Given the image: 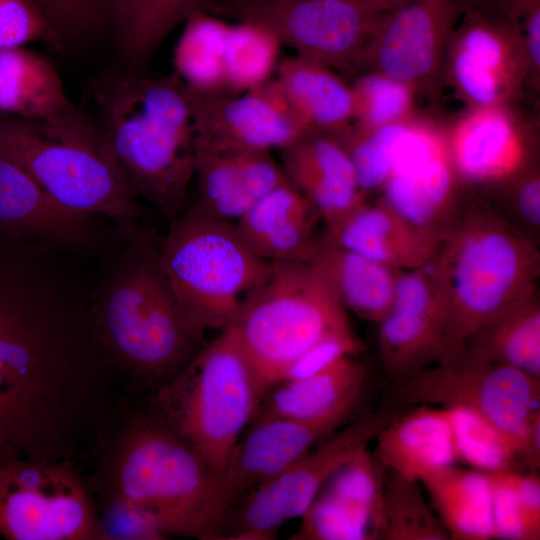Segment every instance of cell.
I'll use <instances>...</instances> for the list:
<instances>
[{"label": "cell", "instance_id": "cell-41", "mask_svg": "<svg viewBox=\"0 0 540 540\" xmlns=\"http://www.w3.org/2000/svg\"><path fill=\"white\" fill-rule=\"evenodd\" d=\"M448 410L457 460L484 472L512 468L517 452L516 444L511 438L472 411Z\"/></svg>", "mask_w": 540, "mask_h": 540}, {"label": "cell", "instance_id": "cell-21", "mask_svg": "<svg viewBox=\"0 0 540 540\" xmlns=\"http://www.w3.org/2000/svg\"><path fill=\"white\" fill-rule=\"evenodd\" d=\"M385 475L368 447L359 451L321 487L291 539H381Z\"/></svg>", "mask_w": 540, "mask_h": 540}, {"label": "cell", "instance_id": "cell-11", "mask_svg": "<svg viewBox=\"0 0 540 540\" xmlns=\"http://www.w3.org/2000/svg\"><path fill=\"white\" fill-rule=\"evenodd\" d=\"M397 414L395 407L384 406L320 440L229 508L213 539H274L286 522L303 515L326 481L368 447Z\"/></svg>", "mask_w": 540, "mask_h": 540}, {"label": "cell", "instance_id": "cell-34", "mask_svg": "<svg viewBox=\"0 0 540 540\" xmlns=\"http://www.w3.org/2000/svg\"><path fill=\"white\" fill-rule=\"evenodd\" d=\"M173 49L175 73L194 92H227L224 55L229 24L197 11L183 23Z\"/></svg>", "mask_w": 540, "mask_h": 540}, {"label": "cell", "instance_id": "cell-22", "mask_svg": "<svg viewBox=\"0 0 540 540\" xmlns=\"http://www.w3.org/2000/svg\"><path fill=\"white\" fill-rule=\"evenodd\" d=\"M511 105L469 108L445 134L453 166L464 184H489L529 161L527 130Z\"/></svg>", "mask_w": 540, "mask_h": 540}, {"label": "cell", "instance_id": "cell-44", "mask_svg": "<svg viewBox=\"0 0 540 540\" xmlns=\"http://www.w3.org/2000/svg\"><path fill=\"white\" fill-rule=\"evenodd\" d=\"M489 184H494L505 190L508 205L521 224L520 231L522 232L524 228V235L532 239L531 236H535L540 228V172L538 165L529 161L510 176Z\"/></svg>", "mask_w": 540, "mask_h": 540}, {"label": "cell", "instance_id": "cell-10", "mask_svg": "<svg viewBox=\"0 0 540 540\" xmlns=\"http://www.w3.org/2000/svg\"><path fill=\"white\" fill-rule=\"evenodd\" d=\"M0 535L9 540H104L97 503L79 465L0 454Z\"/></svg>", "mask_w": 540, "mask_h": 540}, {"label": "cell", "instance_id": "cell-27", "mask_svg": "<svg viewBox=\"0 0 540 540\" xmlns=\"http://www.w3.org/2000/svg\"><path fill=\"white\" fill-rule=\"evenodd\" d=\"M366 368L354 356H345L325 369L273 386L261 399L252 422L288 418L311 420L357 403Z\"/></svg>", "mask_w": 540, "mask_h": 540}, {"label": "cell", "instance_id": "cell-39", "mask_svg": "<svg viewBox=\"0 0 540 540\" xmlns=\"http://www.w3.org/2000/svg\"><path fill=\"white\" fill-rule=\"evenodd\" d=\"M353 122L360 128L405 122L415 118V91L376 71H366L353 85Z\"/></svg>", "mask_w": 540, "mask_h": 540}, {"label": "cell", "instance_id": "cell-6", "mask_svg": "<svg viewBox=\"0 0 540 540\" xmlns=\"http://www.w3.org/2000/svg\"><path fill=\"white\" fill-rule=\"evenodd\" d=\"M0 152L67 207L114 223L143 218V208L111 160L95 117L77 106L43 120L0 112Z\"/></svg>", "mask_w": 540, "mask_h": 540}, {"label": "cell", "instance_id": "cell-8", "mask_svg": "<svg viewBox=\"0 0 540 540\" xmlns=\"http://www.w3.org/2000/svg\"><path fill=\"white\" fill-rule=\"evenodd\" d=\"M231 325L264 395L314 345L354 333L346 310L307 261L270 262Z\"/></svg>", "mask_w": 540, "mask_h": 540}, {"label": "cell", "instance_id": "cell-33", "mask_svg": "<svg viewBox=\"0 0 540 540\" xmlns=\"http://www.w3.org/2000/svg\"><path fill=\"white\" fill-rule=\"evenodd\" d=\"M197 195L191 207L213 218L238 220L256 201L248 185L243 150L196 141Z\"/></svg>", "mask_w": 540, "mask_h": 540}, {"label": "cell", "instance_id": "cell-14", "mask_svg": "<svg viewBox=\"0 0 540 540\" xmlns=\"http://www.w3.org/2000/svg\"><path fill=\"white\" fill-rule=\"evenodd\" d=\"M444 65L455 89L474 103L514 102L528 85L521 32L485 0H468Z\"/></svg>", "mask_w": 540, "mask_h": 540}, {"label": "cell", "instance_id": "cell-18", "mask_svg": "<svg viewBox=\"0 0 540 540\" xmlns=\"http://www.w3.org/2000/svg\"><path fill=\"white\" fill-rule=\"evenodd\" d=\"M187 91L196 141L210 146L281 150L309 131L292 110L277 79L239 94Z\"/></svg>", "mask_w": 540, "mask_h": 540}, {"label": "cell", "instance_id": "cell-5", "mask_svg": "<svg viewBox=\"0 0 540 540\" xmlns=\"http://www.w3.org/2000/svg\"><path fill=\"white\" fill-rule=\"evenodd\" d=\"M432 263L446 304L441 362L506 306L537 287L536 241L488 201L464 189L441 230Z\"/></svg>", "mask_w": 540, "mask_h": 540}, {"label": "cell", "instance_id": "cell-36", "mask_svg": "<svg viewBox=\"0 0 540 540\" xmlns=\"http://www.w3.org/2000/svg\"><path fill=\"white\" fill-rule=\"evenodd\" d=\"M282 43L266 26L250 21L229 25L224 55L225 87L243 93L270 80Z\"/></svg>", "mask_w": 540, "mask_h": 540}, {"label": "cell", "instance_id": "cell-20", "mask_svg": "<svg viewBox=\"0 0 540 540\" xmlns=\"http://www.w3.org/2000/svg\"><path fill=\"white\" fill-rule=\"evenodd\" d=\"M446 304L432 259L402 270L393 304L379 322L378 346L387 374L399 381L442 356Z\"/></svg>", "mask_w": 540, "mask_h": 540}, {"label": "cell", "instance_id": "cell-32", "mask_svg": "<svg viewBox=\"0 0 540 540\" xmlns=\"http://www.w3.org/2000/svg\"><path fill=\"white\" fill-rule=\"evenodd\" d=\"M464 348L486 361L540 378V297L527 292L482 324Z\"/></svg>", "mask_w": 540, "mask_h": 540}, {"label": "cell", "instance_id": "cell-19", "mask_svg": "<svg viewBox=\"0 0 540 540\" xmlns=\"http://www.w3.org/2000/svg\"><path fill=\"white\" fill-rule=\"evenodd\" d=\"M381 190L382 199L408 220L441 230L464 190L445 133L424 120H412Z\"/></svg>", "mask_w": 540, "mask_h": 540}, {"label": "cell", "instance_id": "cell-3", "mask_svg": "<svg viewBox=\"0 0 540 540\" xmlns=\"http://www.w3.org/2000/svg\"><path fill=\"white\" fill-rule=\"evenodd\" d=\"M85 474L99 514H130L165 538L207 539L214 484L198 452L146 405L126 395Z\"/></svg>", "mask_w": 540, "mask_h": 540}, {"label": "cell", "instance_id": "cell-28", "mask_svg": "<svg viewBox=\"0 0 540 540\" xmlns=\"http://www.w3.org/2000/svg\"><path fill=\"white\" fill-rule=\"evenodd\" d=\"M220 0H115L111 30L112 64L148 70L167 36L197 11Z\"/></svg>", "mask_w": 540, "mask_h": 540}, {"label": "cell", "instance_id": "cell-26", "mask_svg": "<svg viewBox=\"0 0 540 540\" xmlns=\"http://www.w3.org/2000/svg\"><path fill=\"white\" fill-rule=\"evenodd\" d=\"M335 298L358 317L379 323L393 304L402 270L316 239L308 259Z\"/></svg>", "mask_w": 540, "mask_h": 540}, {"label": "cell", "instance_id": "cell-37", "mask_svg": "<svg viewBox=\"0 0 540 540\" xmlns=\"http://www.w3.org/2000/svg\"><path fill=\"white\" fill-rule=\"evenodd\" d=\"M385 540H447L448 533L417 481L386 471L382 534Z\"/></svg>", "mask_w": 540, "mask_h": 540}, {"label": "cell", "instance_id": "cell-2", "mask_svg": "<svg viewBox=\"0 0 540 540\" xmlns=\"http://www.w3.org/2000/svg\"><path fill=\"white\" fill-rule=\"evenodd\" d=\"M89 292L95 338L126 395L145 398L205 345L161 260L162 237L141 221L114 223Z\"/></svg>", "mask_w": 540, "mask_h": 540}, {"label": "cell", "instance_id": "cell-23", "mask_svg": "<svg viewBox=\"0 0 540 540\" xmlns=\"http://www.w3.org/2000/svg\"><path fill=\"white\" fill-rule=\"evenodd\" d=\"M283 169L327 228L366 202L350 155L337 134L308 131L281 149Z\"/></svg>", "mask_w": 540, "mask_h": 540}, {"label": "cell", "instance_id": "cell-25", "mask_svg": "<svg viewBox=\"0 0 540 540\" xmlns=\"http://www.w3.org/2000/svg\"><path fill=\"white\" fill-rule=\"evenodd\" d=\"M375 440L373 454L384 469L412 481L457 460L449 410L437 406L398 413Z\"/></svg>", "mask_w": 540, "mask_h": 540}, {"label": "cell", "instance_id": "cell-30", "mask_svg": "<svg viewBox=\"0 0 540 540\" xmlns=\"http://www.w3.org/2000/svg\"><path fill=\"white\" fill-rule=\"evenodd\" d=\"M419 482L449 539L494 538L492 488L487 472L452 464L426 474Z\"/></svg>", "mask_w": 540, "mask_h": 540}, {"label": "cell", "instance_id": "cell-17", "mask_svg": "<svg viewBox=\"0 0 540 540\" xmlns=\"http://www.w3.org/2000/svg\"><path fill=\"white\" fill-rule=\"evenodd\" d=\"M106 220L62 204L0 152V230L69 256L97 258L115 233Z\"/></svg>", "mask_w": 540, "mask_h": 540}, {"label": "cell", "instance_id": "cell-35", "mask_svg": "<svg viewBox=\"0 0 540 540\" xmlns=\"http://www.w3.org/2000/svg\"><path fill=\"white\" fill-rule=\"evenodd\" d=\"M492 488L494 538L540 539V478L537 471L487 472Z\"/></svg>", "mask_w": 540, "mask_h": 540}, {"label": "cell", "instance_id": "cell-24", "mask_svg": "<svg viewBox=\"0 0 540 540\" xmlns=\"http://www.w3.org/2000/svg\"><path fill=\"white\" fill-rule=\"evenodd\" d=\"M441 230L414 224L381 198L374 204L364 202L327 228L324 238L389 267L410 270L433 258Z\"/></svg>", "mask_w": 540, "mask_h": 540}, {"label": "cell", "instance_id": "cell-42", "mask_svg": "<svg viewBox=\"0 0 540 540\" xmlns=\"http://www.w3.org/2000/svg\"><path fill=\"white\" fill-rule=\"evenodd\" d=\"M314 209L289 180L257 199L237 220L236 229L254 252L258 244L287 220ZM315 210V209H314Z\"/></svg>", "mask_w": 540, "mask_h": 540}, {"label": "cell", "instance_id": "cell-45", "mask_svg": "<svg viewBox=\"0 0 540 540\" xmlns=\"http://www.w3.org/2000/svg\"><path fill=\"white\" fill-rule=\"evenodd\" d=\"M521 32L526 49L528 87L539 91L540 84V0H485Z\"/></svg>", "mask_w": 540, "mask_h": 540}, {"label": "cell", "instance_id": "cell-46", "mask_svg": "<svg viewBox=\"0 0 540 540\" xmlns=\"http://www.w3.org/2000/svg\"><path fill=\"white\" fill-rule=\"evenodd\" d=\"M363 349L355 333L328 337L314 345L289 368L283 381L313 375L345 356H355Z\"/></svg>", "mask_w": 540, "mask_h": 540}, {"label": "cell", "instance_id": "cell-40", "mask_svg": "<svg viewBox=\"0 0 540 540\" xmlns=\"http://www.w3.org/2000/svg\"><path fill=\"white\" fill-rule=\"evenodd\" d=\"M57 33L63 52L111 37L115 0H32Z\"/></svg>", "mask_w": 540, "mask_h": 540}, {"label": "cell", "instance_id": "cell-16", "mask_svg": "<svg viewBox=\"0 0 540 540\" xmlns=\"http://www.w3.org/2000/svg\"><path fill=\"white\" fill-rule=\"evenodd\" d=\"M356 404L346 405L317 419L273 418L250 423L213 484L207 539H213L229 508L339 429L347 422Z\"/></svg>", "mask_w": 540, "mask_h": 540}, {"label": "cell", "instance_id": "cell-43", "mask_svg": "<svg viewBox=\"0 0 540 540\" xmlns=\"http://www.w3.org/2000/svg\"><path fill=\"white\" fill-rule=\"evenodd\" d=\"M32 42L63 52L57 33L32 0H0V49Z\"/></svg>", "mask_w": 540, "mask_h": 540}, {"label": "cell", "instance_id": "cell-29", "mask_svg": "<svg viewBox=\"0 0 540 540\" xmlns=\"http://www.w3.org/2000/svg\"><path fill=\"white\" fill-rule=\"evenodd\" d=\"M276 79L292 110L309 131L339 135L352 124L351 86L331 68L295 55L278 63Z\"/></svg>", "mask_w": 540, "mask_h": 540}, {"label": "cell", "instance_id": "cell-38", "mask_svg": "<svg viewBox=\"0 0 540 540\" xmlns=\"http://www.w3.org/2000/svg\"><path fill=\"white\" fill-rule=\"evenodd\" d=\"M413 119L375 128L351 124L339 134L352 160L359 188L366 195L381 189L388 179L400 141Z\"/></svg>", "mask_w": 540, "mask_h": 540}, {"label": "cell", "instance_id": "cell-9", "mask_svg": "<svg viewBox=\"0 0 540 540\" xmlns=\"http://www.w3.org/2000/svg\"><path fill=\"white\" fill-rule=\"evenodd\" d=\"M160 254L183 308L204 332L234 323L270 264L250 249L235 224L191 206L170 221Z\"/></svg>", "mask_w": 540, "mask_h": 540}, {"label": "cell", "instance_id": "cell-7", "mask_svg": "<svg viewBox=\"0 0 540 540\" xmlns=\"http://www.w3.org/2000/svg\"><path fill=\"white\" fill-rule=\"evenodd\" d=\"M263 396L229 325L171 381L142 399L198 452L215 482Z\"/></svg>", "mask_w": 540, "mask_h": 540}, {"label": "cell", "instance_id": "cell-47", "mask_svg": "<svg viewBox=\"0 0 540 540\" xmlns=\"http://www.w3.org/2000/svg\"><path fill=\"white\" fill-rule=\"evenodd\" d=\"M517 459L531 471L540 467V408L534 410L517 439Z\"/></svg>", "mask_w": 540, "mask_h": 540}, {"label": "cell", "instance_id": "cell-48", "mask_svg": "<svg viewBox=\"0 0 540 540\" xmlns=\"http://www.w3.org/2000/svg\"><path fill=\"white\" fill-rule=\"evenodd\" d=\"M359 3L367 5L369 7L382 10V11H392L411 0H355Z\"/></svg>", "mask_w": 540, "mask_h": 540}, {"label": "cell", "instance_id": "cell-13", "mask_svg": "<svg viewBox=\"0 0 540 540\" xmlns=\"http://www.w3.org/2000/svg\"><path fill=\"white\" fill-rule=\"evenodd\" d=\"M212 10L262 24L296 55L342 70L360 68L390 12L355 0H220Z\"/></svg>", "mask_w": 540, "mask_h": 540}, {"label": "cell", "instance_id": "cell-1", "mask_svg": "<svg viewBox=\"0 0 540 540\" xmlns=\"http://www.w3.org/2000/svg\"><path fill=\"white\" fill-rule=\"evenodd\" d=\"M69 257L0 230V449H49L100 392L89 289Z\"/></svg>", "mask_w": 540, "mask_h": 540}, {"label": "cell", "instance_id": "cell-15", "mask_svg": "<svg viewBox=\"0 0 540 540\" xmlns=\"http://www.w3.org/2000/svg\"><path fill=\"white\" fill-rule=\"evenodd\" d=\"M468 0H411L390 11L360 68L399 80L437 101L449 39Z\"/></svg>", "mask_w": 540, "mask_h": 540}, {"label": "cell", "instance_id": "cell-31", "mask_svg": "<svg viewBox=\"0 0 540 540\" xmlns=\"http://www.w3.org/2000/svg\"><path fill=\"white\" fill-rule=\"evenodd\" d=\"M57 67L24 46L0 49V112L28 120L74 109Z\"/></svg>", "mask_w": 540, "mask_h": 540}, {"label": "cell", "instance_id": "cell-4", "mask_svg": "<svg viewBox=\"0 0 540 540\" xmlns=\"http://www.w3.org/2000/svg\"><path fill=\"white\" fill-rule=\"evenodd\" d=\"M89 86L106 150L126 187L174 220L187 206L195 174L196 132L186 86L175 72L114 64Z\"/></svg>", "mask_w": 540, "mask_h": 540}, {"label": "cell", "instance_id": "cell-12", "mask_svg": "<svg viewBox=\"0 0 540 540\" xmlns=\"http://www.w3.org/2000/svg\"><path fill=\"white\" fill-rule=\"evenodd\" d=\"M539 400L540 378L486 361L465 348L400 381L395 391V401L402 406L472 411L511 438L516 448L530 414L539 409Z\"/></svg>", "mask_w": 540, "mask_h": 540}]
</instances>
